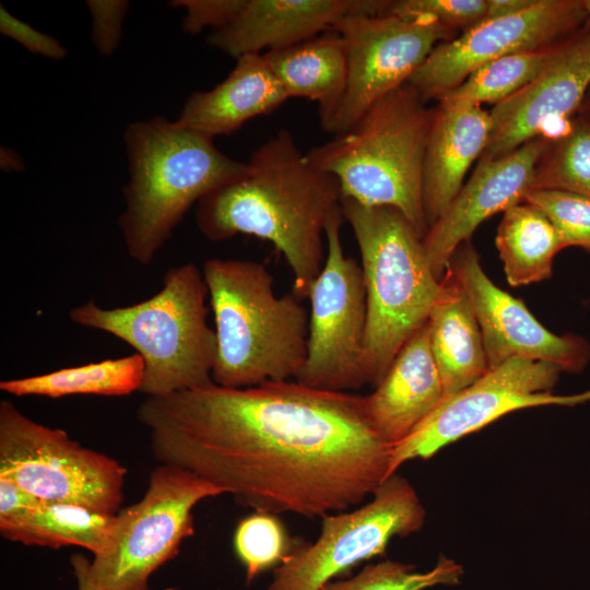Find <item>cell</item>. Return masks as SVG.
<instances>
[{
  "label": "cell",
  "mask_w": 590,
  "mask_h": 590,
  "mask_svg": "<svg viewBox=\"0 0 590 590\" xmlns=\"http://www.w3.org/2000/svg\"><path fill=\"white\" fill-rule=\"evenodd\" d=\"M0 164L5 172H19L22 169L20 156L13 150L3 146L1 148Z\"/></svg>",
  "instance_id": "f35d334b"
},
{
  "label": "cell",
  "mask_w": 590,
  "mask_h": 590,
  "mask_svg": "<svg viewBox=\"0 0 590 590\" xmlns=\"http://www.w3.org/2000/svg\"><path fill=\"white\" fill-rule=\"evenodd\" d=\"M590 86V26L557 43L543 71L489 111L492 131L481 161L499 158L526 142L567 132ZM479 160V161H480Z\"/></svg>",
  "instance_id": "2e32d148"
},
{
  "label": "cell",
  "mask_w": 590,
  "mask_h": 590,
  "mask_svg": "<svg viewBox=\"0 0 590 590\" xmlns=\"http://www.w3.org/2000/svg\"><path fill=\"white\" fill-rule=\"evenodd\" d=\"M143 375V359L133 353L43 375L2 380L0 390L16 397L54 399L73 394L120 397L140 391Z\"/></svg>",
  "instance_id": "484cf974"
},
{
  "label": "cell",
  "mask_w": 590,
  "mask_h": 590,
  "mask_svg": "<svg viewBox=\"0 0 590 590\" xmlns=\"http://www.w3.org/2000/svg\"><path fill=\"white\" fill-rule=\"evenodd\" d=\"M321 519L318 539L297 542L274 568L268 590H320L359 563L384 555L392 538L417 532L424 526L425 509L410 482L394 473L364 506Z\"/></svg>",
  "instance_id": "30bf717a"
},
{
  "label": "cell",
  "mask_w": 590,
  "mask_h": 590,
  "mask_svg": "<svg viewBox=\"0 0 590 590\" xmlns=\"http://www.w3.org/2000/svg\"><path fill=\"white\" fill-rule=\"evenodd\" d=\"M433 113L406 83L307 155L338 179L342 198L393 206L424 237L423 169Z\"/></svg>",
  "instance_id": "52a82bcc"
},
{
  "label": "cell",
  "mask_w": 590,
  "mask_h": 590,
  "mask_svg": "<svg viewBox=\"0 0 590 590\" xmlns=\"http://www.w3.org/2000/svg\"><path fill=\"white\" fill-rule=\"evenodd\" d=\"M562 373L554 364L529 358H512L488 369L472 385L446 397L422 424L392 447L390 475L403 463L428 459L510 412L590 401V389L568 396L553 393Z\"/></svg>",
  "instance_id": "7c38bea8"
},
{
  "label": "cell",
  "mask_w": 590,
  "mask_h": 590,
  "mask_svg": "<svg viewBox=\"0 0 590 590\" xmlns=\"http://www.w3.org/2000/svg\"><path fill=\"white\" fill-rule=\"evenodd\" d=\"M123 139L130 179L118 224L128 255L148 266L187 211L244 174L248 163L231 158L213 139L164 117L129 125Z\"/></svg>",
  "instance_id": "277c9868"
},
{
  "label": "cell",
  "mask_w": 590,
  "mask_h": 590,
  "mask_svg": "<svg viewBox=\"0 0 590 590\" xmlns=\"http://www.w3.org/2000/svg\"><path fill=\"white\" fill-rule=\"evenodd\" d=\"M492 131L482 106L434 109L423 169V208L429 228L463 186L467 172L485 151Z\"/></svg>",
  "instance_id": "ffe728a7"
},
{
  "label": "cell",
  "mask_w": 590,
  "mask_h": 590,
  "mask_svg": "<svg viewBox=\"0 0 590 590\" xmlns=\"http://www.w3.org/2000/svg\"><path fill=\"white\" fill-rule=\"evenodd\" d=\"M70 562L78 581V590H105L94 581L91 562L84 555L75 553L71 555Z\"/></svg>",
  "instance_id": "8d00e7d4"
},
{
  "label": "cell",
  "mask_w": 590,
  "mask_h": 590,
  "mask_svg": "<svg viewBox=\"0 0 590 590\" xmlns=\"http://www.w3.org/2000/svg\"><path fill=\"white\" fill-rule=\"evenodd\" d=\"M137 418L162 464L273 515L323 518L390 476L392 447L370 424L364 397L297 380L148 397Z\"/></svg>",
  "instance_id": "6da1fadb"
},
{
  "label": "cell",
  "mask_w": 590,
  "mask_h": 590,
  "mask_svg": "<svg viewBox=\"0 0 590 590\" xmlns=\"http://www.w3.org/2000/svg\"><path fill=\"white\" fill-rule=\"evenodd\" d=\"M162 288L150 298L116 308L94 299L72 308L70 320L104 331L131 345L144 363L140 392L165 397L209 386L215 332L208 323V288L193 263L169 268Z\"/></svg>",
  "instance_id": "8992f818"
},
{
  "label": "cell",
  "mask_w": 590,
  "mask_h": 590,
  "mask_svg": "<svg viewBox=\"0 0 590 590\" xmlns=\"http://www.w3.org/2000/svg\"><path fill=\"white\" fill-rule=\"evenodd\" d=\"M553 223L564 247H580L590 253V199L558 189H533L524 198Z\"/></svg>",
  "instance_id": "4dcf8cb0"
},
{
  "label": "cell",
  "mask_w": 590,
  "mask_h": 590,
  "mask_svg": "<svg viewBox=\"0 0 590 590\" xmlns=\"http://www.w3.org/2000/svg\"><path fill=\"white\" fill-rule=\"evenodd\" d=\"M343 217L359 248L366 290L365 384L376 387L405 343L426 324L444 291L423 237L390 205L341 198Z\"/></svg>",
  "instance_id": "5b68a950"
},
{
  "label": "cell",
  "mask_w": 590,
  "mask_h": 590,
  "mask_svg": "<svg viewBox=\"0 0 590 590\" xmlns=\"http://www.w3.org/2000/svg\"><path fill=\"white\" fill-rule=\"evenodd\" d=\"M221 494L181 468L154 469L141 500L116 514L105 550L91 562L94 581L105 590H150V576L194 533L192 508Z\"/></svg>",
  "instance_id": "9c48e42d"
},
{
  "label": "cell",
  "mask_w": 590,
  "mask_h": 590,
  "mask_svg": "<svg viewBox=\"0 0 590 590\" xmlns=\"http://www.w3.org/2000/svg\"><path fill=\"white\" fill-rule=\"evenodd\" d=\"M263 57L288 98L317 102L323 128L340 106L346 87V54L339 34L315 36L267 51Z\"/></svg>",
  "instance_id": "603a6c76"
},
{
  "label": "cell",
  "mask_w": 590,
  "mask_h": 590,
  "mask_svg": "<svg viewBox=\"0 0 590 590\" xmlns=\"http://www.w3.org/2000/svg\"><path fill=\"white\" fill-rule=\"evenodd\" d=\"M462 575V566L447 557H440L427 571H416L413 565L388 559L366 566L353 578L328 582L320 590H425L458 585Z\"/></svg>",
  "instance_id": "f1b7e54d"
},
{
  "label": "cell",
  "mask_w": 590,
  "mask_h": 590,
  "mask_svg": "<svg viewBox=\"0 0 590 590\" xmlns=\"http://www.w3.org/2000/svg\"><path fill=\"white\" fill-rule=\"evenodd\" d=\"M533 189L565 190L590 199L588 122H573L567 132L550 140L538 163Z\"/></svg>",
  "instance_id": "83f0119b"
},
{
  "label": "cell",
  "mask_w": 590,
  "mask_h": 590,
  "mask_svg": "<svg viewBox=\"0 0 590 590\" xmlns=\"http://www.w3.org/2000/svg\"><path fill=\"white\" fill-rule=\"evenodd\" d=\"M556 45L557 43L492 60L471 73L460 85L440 96L438 104L447 107L483 104L495 106L530 84L550 62Z\"/></svg>",
  "instance_id": "4316f807"
},
{
  "label": "cell",
  "mask_w": 590,
  "mask_h": 590,
  "mask_svg": "<svg viewBox=\"0 0 590 590\" xmlns=\"http://www.w3.org/2000/svg\"><path fill=\"white\" fill-rule=\"evenodd\" d=\"M115 516L78 505L44 502L16 517L0 520V532L13 542L51 548L76 545L95 556L108 543Z\"/></svg>",
  "instance_id": "d4e9b609"
},
{
  "label": "cell",
  "mask_w": 590,
  "mask_h": 590,
  "mask_svg": "<svg viewBox=\"0 0 590 590\" xmlns=\"http://www.w3.org/2000/svg\"><path fill=\"white\" fill-rule=\"evenodd\" d=\"M495 244L511 286L551 278L554 258L565 248L550 219L526 201L503 212Z\"/></svg>",
  "instance_id": "cb8c5ba5"
},
{
  "label": "cell",
  "mask_w": 590,
  "mask_h": 590,
  "mask_svg": "<svg viewBox=\"0 0 590 590\" xmlns=\"http://www.w3.org/2000/svg\"><path fill=\"white\" fill-rule=\"evenodd\" d=\"M535 0H486V14L484 19L510 15L520 12Z\"/></svg>",
  "instance_id": "74e56055"
},
{
  "label": "cell",
  "mask_w": 590,
  "mask_h": 590,
  "mask_svg": "<svg viewBox=\"0 0 590 590\" xmlns=\"http://www.w3.org/2000/svg\"><path fill=\"white\" fill-rule=\"evenodd\" d=\"M236 60L224 81L188 98L175 120L180 127L210 139L227 135L288 99L263 55H245Z\"/></svg>",
  "instance_id": "44dd1931"
},
{
  "label": "cell",
  "mask_w": 590,
  "mask_h": 590,
  "mask_svg": "<svg viewBox=\"0 0 590 590\" xmlns=\"http://www.w3.org/2000/svg\"><path fill=\"white\" fill-rule=\"evenodd\" d=\"M468 295L482 332L488 368L512 358H529L580 373L589 363L590 344L577 334H555L524 303L498 287L485 273L470 240L460 245L448 269Z\"/></svg>",
  "instance_id": "9a60e30c"
},
{
  "label": "cell",
  "mask_w": 590,
  "mask_h": 590,
  "mask_svg": "<svg viewBox=\"0 0 590 590\" xmlns=\"http://www.w3.org/2000/svg\"><path fill=\"white\" fill-rule=\"evenodd\" d=\"M296 544L275 515L260 510L240 520L234 534L235 552L246 568L247 583L281 565Z\"/></svg>",
  "instance_id": "f546056e"
},
{
  "label": "cell",
  "mask_w": 590,
  "mask_h": 590,
  "mask_svg": "<svg viewBox=\"0 0 590 590\" xmlns=\"http://www.w3.org/2000/svg\"><path fill=\"white\" fill-rule=\"evenodd\" d=\"M585 22L582 1L535 0L520 12L484 19L460 36L438 44L408 83L424 102L438 99L485 63L552 46Z\"/></svg>",
  "instance_id": "5bb4252c"
},
{
  "label": "cell",
  "mask_w": 590,
  "mask_h": 590,
  "mask_svg": "<svg viewBox=\"0 0 590 590\" xmlns=\"http://www.w3.org/2000/svg\"><path fill=\"white\" fill-rule=\"evenodd\" d=\"M341 204L324 227L328 252L310 286L307 356L298 382L345 392L365 386L364 339L367 320L362 267L344 253Z\"/></svg>",
  "instance_id": "8fae6325"
},
{
  "label": "cell",
  "mask_w": 590,
  "mask_h": 590,
  "mask_svg": "<svg viewBox=\"0 0 590 590\" xmlns=\"http://www.w3.org/2000/svg\"><path fill=\"white\" fill-rule=\"evenodd\" d=\"M0 32L33 54L55 60L67 57V49L59 40L13 16L3 5L0 7Z\"/></svg>",
  "instance_id": "e575fe53"
},
{
  "label": "cell",
  "mask_w": 590,
  "mask_h": 590,
  "mask_svg": "<svg viewBox=\"0 0 590 590\" xmlns=\"http://www.w3.org/2000/svg\"><path fill=\"white\" fill-rule=\"evenodd\" d=\"M125 475L117 460L33 421L10 401L0 402V476L37 498L115 516Z\"/></svg>",
  "instance_id": "ba28073f"
},
{
  "label": "cell",
  "mask_w": 590,
  "mask_h": 590,
  "mask_svg": "<svg viewBox=\"0 0 590 590\" xmlns=\"http://www.w3.org/2000/svg\"><path fill=\"white\" fill-rule=\"evenodd\" d=\"M442 282L444 291L426 324L430 351L448 397L475 382L489 368L480 324L468 295L449 271Z\"/></svg>",
  "instance_id": "7402d4cb"
},
{
  "label": "cell",
  "mask_w": 590,
  "mask_h": 590,
  "mask_svg": "<svg viewBox=\"0 0 590 590\" xmlns=\"http://www.w3.org/2000/svg\"><path fill=\"white\" fill-rule=\"evenodd\" d=\"M240 0H177L170 5L186 12L182 26L187 33L197 34L205 27L212 31L223 26L236 13Z\"/></svg>",
  "instance_id": "836d02e7"
},
{
  "label": "cell",
  "mask_w": 590,
  "mask_h": 590,
  "mask_svg": "<svg viewBox=\"0 0 590 590\" xmlns=\"http://www.w3.org/2000/svg\"><path fill=\"white\" fill-rule=\"evenodd\" d=\"M445 397L425 324L405 343L364 400L374 429L393 447L422 424Z\"/></svg>",
  "instance_id": "d6986e66"
},
{
  "label": "cell",
  "mask_w": 590,
  "mask_h": 590,
  "mask_svg": "<svg viewBox=\"0 0 590 590\" xmlns=\"http://www.w3.org/2000/svg\"><path fill=\"white\" fill-rule=\"evenodd\" d=\"M92 19V42L103 56H111L121 39L122 21L129 2L125 0H88Z\"/></svg>",
  "instance_id": "d6a6232c"
},
{
  "label": "cell",
  "mask_w": 590,
  "mask_h": 590,
  "mask_svg": "<svg viewBox=\"0 0 590 590\" xmlns=\"http://www.w3.org/2000/svg\"><path fill=\"white\" fill-rule=\"evenodd\" d=\"M44 503L13 481L0 476V520L10 519Z\"/></svg>",
  "instance_id": "d590c367"
},
{
  "label": "cell",
  "mask_w": 590,
  "mask_h": 590,
  "mask_svg": "<svg viewBox=\"0 0 590 590\" xmlns=\"http://www.w3.org/2000/svg\"><path fill=\"white\" fill-rule=\"evenodd\" d=\"M582 4L586 13L585 25L590 26V0H582Z\"/></svg>",
  "instance_id": "ab89813d"
},
{
  "label": "cell",
  "mask_w": 590,
  "mask_h": 590,
  "mask_svg": "<svg viewBox=\"0 0 590 590\" xmlns=\"http://www.w3.org/2000/svg\"><path fill=\"white\" fill-rule=\"evenodd\" d=\"M247 170L197 203L202 235L221 241L238 234L266 239L284 256L294 293L307 298L324 263V227L341 204L338 179L319 169L286 129L262 143Z\"/></svg>",
  "instance_id": "7a4b0ae2"
},
{
  "label": "cell",
  "mask_w": 590,
  "mask_h": 590,
  "mask_svg": "<svg viewBox=\"0 0 590 590\" xmlns=\"http://www.w3.org/2000/svg\"><path fill=\"white\" fill-rule=\"evenodd\" d=\"M405 19L427 17L463 32L484 20L486 0H398L386 12Z\"/></svg>",
  "instance_id": "1f68e13d"
},
{
  "label": "cell",
  "mask_w": 590,
  "mask_h": 590,
  "mask_svg": "<svg viewBox=\"0 0 590 590\" xmlns=\"http://www.w3.org/2000/svg\"><path fill=\"white\" fill-rule=\"evenodd\" d=\"M345 47L347 78L335 114L322 128L349 130L373 105L406 84L432 50L456 32L427 17L346 16L334 24Z\"/></svg>",
  "instance_id": "4fadbf2b"
},
{
  "label": "cell",
  "mask_w": 590,
  "mask_h": 590,
  "mask_svg": "<svg viewBox=\"0 0 590 590\" xmlns=\"http://www.w3.org/2000/svg\"><path fill=\"white\" fill-rule=\"evenodd\" d=\"M203 279L214 316V384L247 388L296 379L307 356L309 315L295 293L276 296L264 264L205 260Z\"/></svg>",
  "instance_id": "3957f363"
},
{
  "label": "cell",
  "mask_w": 590,
  "mask_h": 590,
  "mask_svg": "<svg viewBox=\"0 0 590 590\" xmlns=\"http://www.w3.org/2000/svg\"><path fill=\"white\" fill-rule=\"evenodd\" d=\"M548 142L541 135L499 158L479 161L471 178L423 237L438 280L446 274L457 248L470 240L485 220L524 201L533 189L535 169Z\"/></svg>",
  "instance_id": "e0dca14e"
},
{
  "label": "cell",
  "mask_w": 590,
  "mask_h": 590,
  "mask_svg": "<svg viewBox=\"0 0 590 590\" xmlns=\"http://www.w3.org/2000/svg\"><path fill=\"white\" fill-rule=\"evenodd\" d=\"M385 0H240L233 17L213 30L209 44L234 57L275 50L332 30L346 16L386 14Z\"/></svg>",
  "instance_id": "ac0fdd59"
}]
</instances>
